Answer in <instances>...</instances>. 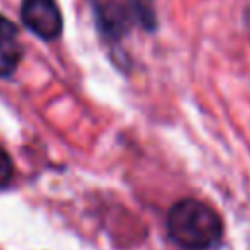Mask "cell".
Returning <instances> with one entry per match:
<instances>
[{
    "instance_id": "6da1fadb",
    "label": "cell",
    "mask_w": 250,
    "mask_h": 250,
    "mask_svg": "<svg viewBox=\"0 0 250 250\" xmlns=\"http://www.w3.org/2000/svg\"><path fill=\"white\" fill-rule=\"evenodd\" d=\"M170 238L188 250H209L223 238L219 213L203 201L186 197L176 201L166 217Z\"/></svg>"
},
{
    "instance_id": "7a4b0ae2",
    "label": "cell",
    "mask_w": 250,
    "mask_h": 250,
    "mask_svg": "<svg viewBox=\"0 0 250 250\" xmlns=\"http://www.w3.org/2000/svg\"><path fill=\"white\" fill-rule=\"evenodd\" d=\"M94 20L100 35L109 43H119L137 21L133 8L117 0H92Z\"/></svg>"
},
{
    "instance_id": "3957f363",
    "label": "cell",
    "mask_w": 250,
    "mask_h": 250,
    "mask_svg": "<svg viewBox=\"0 0 250 250\" xmlns=\"http://www.w3.org/2000/svg\"><path fill=\"white\" fill-rule=\"evenodd\" d=\"M21 21L43 41H53L62 33V14L55 0H21Z\"/></svg>"
},
{
    "instance_id": "277c9868",
    "label": "cell",
    "mask_w": 250,
    "mask_h": 250,
    "mask_svg": "<svg viewBox=\"0 0 250 250\" xmlns=\"http://www.w3.org/2000/svg\"><path fill=\"white\" fill-rule=\"evenodd\" d=\"M23 49L18 39V27L0 33V78L12 76L21 61Z\"/></svg>"
},
{
    "instance_id": "5b68a950",
    "label": "cell",
    "mask_w": 250,
    "mask_h": 250,
    "mask_svg": "<svg viewBox=\"0 0 250 250\" xmlns=\"http://www.w3.org/2000/svg\"><path fill=\"white\" fill-rule=\"evenodd\" d=\"M127 4L133 8L137 21L143 29L146 31L156 29L158 20H156V10H154V0H127Z\"/></svg>"
},
{
    "instance_id": "8992f818",
    "label": "cell",
    "mask_w": 250,
    "mask_h": 250,
    "mask_svg": "<svg viewBox=\"0 0 250 250\" xmlns=\"http://www.w3.org/2000/svg\"><path fill=\"white\" fill-rule=\"evenodd\" d=\"M12 178H14V162L6 152V148L0 145V191L10 186Z\"/></svg>"
},
{
    "instance_id": "52a82bcc",
    "label": "cell",
    "mask_w": 250,
    "mask_h": 250,
    "mask_svg": "<svg viewBox=\"0 0 250 250\" xmlns=\"http://www.w3.org/2000/svg\"><path fill=\"white\" fill-rule=\"evenodd\" d=\"M16 25L6 18V16H2L0 14V33H4V31H10V29H14Z\"/></svg>"
},
{
    "instance_id": "ba28073f",
    "label": "cell",
    "mask_w": 250,
    "mask_h": 250,
    "mask_svg": "<svg viewBox=\"0 0 250 250\" xmlns=\"http://www.w3.org/2000/svg\"><path fill=\"white\" fill-rule=\"evenodd\" d=\"M246 23H248V29H250V10L246 12Z\"/></svg>"
}]
</instances>
